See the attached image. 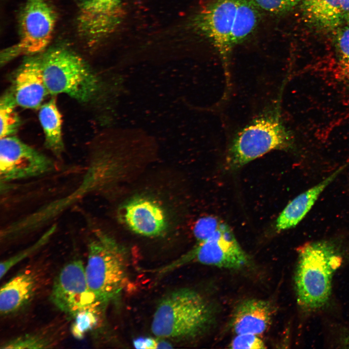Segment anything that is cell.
I'll use <instances>...</instances> for the list:
<instances>
[{"mask_svg":"<svg viewBox=\"0 0 349 349\" xmlns=\"http://www.w3.org/2000/svg\"><path fill=\"white\" fill-rule=\"evenodd\" d=\"M50 300L59 310L73 319L83 310L99 306L89 287L81 260H72L61 269L54 280Z\"/></svg>","mask_w":349,"mask_h":349,"instance_id":"9c48e42d","label":"cell"},{"mask_svg":"<svg viewBox=\"0 0 349 349\" xmlns=\"http://www.w3.org/2000/svg\"><path fill=\"white\" fill-rule=\"evenodd\" d=\"M40 286L39 275L33 270H24L11 278L0 289L1 316L13 314L33 299Z\"/></svg>","mask_w":349,"mask_h":349,"instance_id":"5bb4252c","label":"cell"},{"mask_svg":"<svg viewBox=\"0 0 349 349\" xmlns=\"http://www.w3.org/2000/svg\"><path fill=\"white\" fill-rule=\"evenodd\" d=\"M17 106L11 92L3 95L0 100V137L13 136L20 125Z\"/></svg>","mask_w":349,"mask_h":349,"instance_id":"44dd1931","label":"cell"},{"mask_svg":"<svg viewBox=\"0 0 349 349\" xmlns=\"http://www.w3.org/2000/svg\"><path fill=\"white\" fill-rule=\"evenodd\" d=\"M125 249L101 231L88 244L85 272L96 303L104 305L115 299L123 288L127 275Z\"/></svg>","mask_w":349,"mask_h":349,"instance_id":"3957f363","label":"cell"},{"mask_svg":"<svg viewBox=\"0 0 349 349\" xmlns=\"http://www.w3.org/2000/svg\"><path fill=\"white\" fill-rule=\"evenodd\" d=\"M122 218L132 232L146 237L161 235L167 227L164 211L155 201L136 197L126 202L121 208Z\"/></svg>","mask_w":349,"mask_h":349,"instance_id":"4fadbf2b","label":"cell"},{"mask_svg":"<svg viewBox=\"0 0 349 349\" xmlns=\"http://www.w3.org/2000/svg\"><path fill=\"white\" fill-rule=\"evenodd\" d=\"M126 0H80L77 17L78 32L94 44L109 36L120 25Z\"/></svg>","mask_w":349,"mask_h":349,"instance_id":"8fae6325","label":"cell"},{"mask_svg":"<svg viewBox=\"0 0 349 349\" xmlns=\"http://www.w3.org/2000/svg\"><path fill=\"white\" fill-rule=\"evenodd\" d=\"M345 21L349 23V0H340Z\"/></svg>","mask_w":349,"mask_h":349,"instance_id":"f1b7e54d","label":"cell"},{"mask_svg":"<svg viewBox=\"0 0 349 349\" xmlns=\"http://www.w3.org/2000/svg\"><path fill=\"white\" fill-rule=\"evenodd\" d=\"M341 261L339 249L329 240L308 242L299 249L295 288L303 310L314 311L328 302L333 277Z\"/></svg>","mask_w":349,"mask_h":349,"instance_id":"6da1fadb","label":"cell"},{"mask_svg":"<svg viewBox=\"0 0 349 349\" xmlns=\"http://www.w3.org/2000/svg\"><path fill=\"white\" fill-rule=\"evenodd\" d=\"M347 165L337 169L328 177L300 194L291 200L278 217L275 229L281 232L296 226L311 209L325 189L345 169Z\"/></svg>","mask_w":349,"mask_h":349,"instance_id":"9a60e30c","label":"cell"},{"mask_svg":"<svg viewBox=\"0 0 349 349\" xmlns=\"http://www.w3.org/2000/svg\"><path fill=\"white\" fill-rule=\"evenodd\" d=\"M271 307L267 301L259 299L246 300L237 307L232 318L236 334L251 333L259 335L270 325Z\"/></svg>","mask_w":349,"mask_h":349,"instance_id":"2e32d148","label":"cell"},{"mask_svg":"<svg viewBox=\"0 0 349 349\" xmlns=\"http://www.w3.org/2000/svg\"><path fill=\"white\" fill-rule=\"evenodd\" d=\"M300 4L304 18L314 27L332 30L345 21L340 0H302Z\"/></svg>","mask_w":349,"mask_h":349,"instance_id":"e0dca14e","label":"cell"},{"mask_svg":"<svg viewBox=\"0 0 349 349\" xmlns=\"http://www.w3.org/2000/svg\"><path fill=\"white\" fill-rule=\"evenodd\" d=\"M134 345L138 348L154 349V348H170V344L163 340H157L153 339L146 338L138 339L134 343Z\"/></svg>","mask_w":349,"mask_h":349,"instance_id":"83f0119b","label":"cell"},{"mask_svg":"<svg viewBox=\"0 0 349 349\" xmlns=\"http://www.w3.org/2000/svg\"><path fill=\"white\" fill-rule=\"evenodd\" d=\"M39 54L49 94H65L81 102L93 98L98 90V81L80 56L63 47L52 48Z\"/></svg>","mask_w":349,"mask_h":349,"instance_id":"277c9868","label":"cell"},{"mask_svg":"<svg viewBox=\"0 0 349 349\" xmlns=\"http://www.w3.org/2000/svg\"><path fill=\"white\" fill-rule=\"evenodd\" d=\"M53 168L49 158L16 137L0 138V176L3 182L40 176Z\"/></svg>","mask_w":349,"mask_h":349,"instance_id":"30bf717a","label":"cell"},{"mask_svg":"<svg viewBox=\"0 0 349 349\" xmlns=\"http://www.w3.org/2000/svg\"><path fill=\"white\" fill-rule=\"evenodd\" d=\"M98 305H95L78 313L73 318L71 332L74 337L81 339L96 324L97 317L95 310Z\"/></svg>","mask_w":349,"mask_h":349,"instance_id":"7402d4cb","label":"cell"},{"mask_svg":"<svg viewBox=\"0 0 349 349\" xmlns=\"http://www.w3.org/2000/svg\"><path fill=\"white\" fill-rule=\"evenodd\" d=\"M190 262L229 269H239L249 264L250 259L225 223L220 230L200 242L185 255L168 267H177Z\"/></svg>","mask_w":349,"mask_h":349,"instance_id":"ba28073f","label":"cell"},{"mask_svg":"<svg viewBox=\"0 0 349 349\" xmlns=\"http://www.w3.org/2000/svg\"><path fill=\"white\" fill-rule=\"evenodd\" d=\"M291 143L279 107L275 106L237 134L229 146L226 164L229 168L237 169L272 150L288 149Z\"/></svg>","mask_w":349,"mask_h":349,"instance_id":"5b68a950","label":"cell"},{"mask_svg":"<svg viewBox=\"0 0 349 349\" xmlns=\"http://www.w3.org/2000/svg\"><path fill=\"white\" fill-rule=\"evenodd\" d=\"M234 349H260L266 348L259 335L251 333L237 334L230 344Z\"/></svg>","mask_w":349,"mask_h":349,"instance_id":"4316f807","label":"cell"},{"mask_svg":"<svg viewBox=\"0 0 349 349\" xmlns=\"http://www.w3.org/2000/svg\"><path fill=\"white\" fill-rule=\"evenodd\" d=\"M38 117L45 135V144L57 157L64 149L62 135V117L55 97L39 108Z\"/></svg>","mask_w":349,"mask_h":349,"instance_id":"ac0fdd59","label":"cell"},{"mask_svg":"<svg viewBox=\"0 0 349 349\" xmlns=\"http://www.w3.org/2000/svg\"><path fill=\"white\" fill-rule=\"evenodd\" d=\"M50 233L49 235H50ZM49 235L47 234L46 236H43L34 245L30 248L23 250L15 255L12 256L7 259L2 261L0 262V278L1 279L5 274L19 262H21L26 257L31 255L33 252H35L43 244L47 242Z\"/></svg>","mask_w":349,"mask_h":349,"instance_id":"d4e9b609","label":"cell"},{"mask_svg":"<svg viewBox=\"0 0 349 349\" xmlns=\"http://www.w3.org/2000/svg\"><path fill=\"white\" fill-rule=\"evenodd\" d=\"M58 336L51 331L43 330L27 333L4 342L0 349H46L56 345Z\"/></svg>","mask_w":349,"mask_h":349,"instance_id":"ffe728a7","label":"cell"},{"mask_svg":"<svg viewBox=\"0 0 349 349\" xmlns=\"http://www.w3.org/2000/svg\"><path fill=\"white\" fill-rule=\"evenodd\" d=\"M238 0H210L192 16V30L208 42L218 52L226 77L233 50L230 36Z\"/></svg>","mask_w":349,"mask_h":349,"instance_id":"52a82bcc","label":"cell"},{"mask_svg":"<svg viewBox=\"0 0 349 349\" xmlns=\"http://www.w3.org/2000/svg\"><path fill=\"white\" fill-rule=\"evenodd\" d=\"M224 223L213 216L200 218L195 223L193 234L198 242L204 241L221 229Z\"/></svg>","mask_w":349,"mask_h":349,"instance_id":"cb8c5ba5","label":"cell"},{"mask_svg":"<svg viewBox=\"0 0 349 349\" xmlns=\"http://www.w3.org/2000/svg\"><path fill=\"white\" fill-rule=\"evenodd\" d=\"M56 21V13L47 0H26L18 18V40L1 51V65L19 56L44 52L52 38Z\"/></svg>","mask_w":349,"mask_h":349,"instance_id":"8992f818","label":"cell"},{"mask_svg":"<svg viewBox=\"0 0 349 349\" xmlns=\"http://www.w3.org/2000/svg\"><path fill=\"white\" fill-rule=\"evenodd\" d=\"M335 47L338 63L349 81V25L341 30L336 38Z\"/></svg>","mask_w":349,"mask_h":349,"instance_id":"603a6c76","label":"cell"},{"mask_svg":"<svg viewBox=\"0 0 349 349\" xmlns=\"http://www.w3.org/2000/svg\"><path fill=\"white\" fill-rule=\"evenodd\" d=\"M12 93L17 106L39 109L49 94L44 79L40 54L25 59L16 72Z\"/></svg>","mask_w":349,"mask_h":349,"instance_id":"7c38bea8","label":"cell"},{"mask_svg":"<svg viewBox=\"0 0 349 349\" xmlns=\"http://www.w3.org/2000/svg\"><path fill=\"white\" fill-rule=\"evenodd\" d=\"M341 345L345 348H349V332L341 339Z\"/></svg>","mask_w":349,"mask_h":349,"instance_id":"f546056e","label":"cell"},{"mask_svg":"<svg viewBox=\"0 0 349 349\" xmlns=\"http://www.w3.org/2000/svg\"><path fill=\"white\" fill-rule=\"evenodd\" d=\"M302 0H254L261 10L273 15L282 14L300 4Z\"/></svg>","mask_w":349,"mask_h":349,"instance_id":"484cf974","label":"cell"},{"mask_svg":"<svg viewBox=\"0 0 349 349\" xmlns=\"http://www.w3.org/2000/svg\"><path fill=\"white\" fill-rule=\"evenodd\" d=\"M260 10L254 0H238L230 36L232 50L254 31L260 20Z\"/></svg>","mask_w":349,"mask_h":349,"instance_id":"d6986e66","label":"cell"},{"mask_svg":"<svg viewBox=\"0 0 349 349\" xmlns=\"http://www.w3.org/2000/svg\"><path fill=\"white\" fill-rule=\"evenodd\" d=\"M211 317L210 307L200 294L182 288L160 301L153 317L151 331L160 338L193 337L206 328Z\"/></svg>","mask_w":349,"mask_h":349,"instance_id":"7a4b0ae2","label":"cell"}]
</instances>
